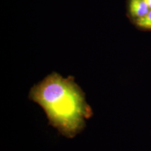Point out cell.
I'll use <instances>...</instances> for the list:
<instances>
[{
    "label": "cell",
    "mask_w": 151,
    "mask_h": 151,
    "mask_svg": "<svg viewBox=\"0 0 151 151\" xmlns=\"http://www.w3.org/2000/svg\"><path fill=\"white\" fill-rule=\"evenodd\" d=\"M29 99L42 106L49 124L67 138H73L81 132L85 120L93 114L84 92L72 76L65 78L52 73L32 87Z\"/></svg>",
    "instance_id": "obj_1"
},
{
    "label": "cell",
    "mask_w": 151,
    "mask_h": 151,
    "mask_svg": "<svg viewBox=\"0 0 151 151\" xmlns=\"http://www.w3.org/2000/svg\"><path fill=\"white\" fill-rule=\"evenodd\" d=\"M128 9L130 16L135 19L145 15L151 10L144 0H129Z\"/></svg>",
    "instance_id": "obj_2"
},
{
    "label": "cell",
    "mask_w": 151,
    "mask_h": 151,
    "mask_svg": "<svg viewBox=\"0 0 151 151\" xmlns=\"http://www.w3.org/2000/svg\"><path fill=\"white\" fill-rule=\"evenodd\" d=\"M135 24L138 27L151 30V9L144 16L135 19Z\"/></svg>",
    "instance_id": "obj_3"
},
{
    "label": "cell",
    "mask_w": 151,
    "mask_h": 151,
    "mask_svg": "<svg viewBox=\"0 0 151 151\" xmlns=\"http://www.w3.org/2000/svg\"><path fill=\"white\" fill-rule=\"evenodd\" d=\"M147 5L148 6L149 8L151 9V0H144Z\"/></svg>",
    "instance_id": "obj_4"
}]
</instances>
